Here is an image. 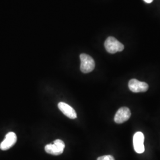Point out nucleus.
Wrapping results in <instances>:
<instances>
[{
	"instance_id": "f257e3e1",
	"label": "nucleus",
	"mask_w": 160,
	"mask_h": 160,
	"mask_svg": "<svg viewBox=\"0 0 160 160\" xmlns=\"http://www.w3.org/2000/svg\"><path fill=\"white\" fill-rule=\"evenodd\" d=\"M80 69L82 72L87 74L94 70L95 68V62L92 57L86 53H82L80 55Z\"/></svg>"
},
{
	"instance_id": "f03ea898",
	"label": "nucleus",
	"mask_w": 160,
	"mask_h": 160,
	"mask_svg": "<svg viewBox=\"0 0 160 160\" xmlns=\"http://www.w3.org/2000/svg\"><path fill=\"white\" fill-rule=\"evenodd\" d=\"M104 47L107 52L112 54L118 52L122 51L124 49V45L112 36H110L107 38L104 42Z\"/></svg>"
},
{
	"instance_id": "7ed1b4c3",
	"label": "nucleus",
	"mask_w": 160,
	"mask_h": 160,
	"mask_svg": "<svg viewBox=\"0 0 160 160\" xmlns=\"http://www.w3.org/2000/svg\"><path fill=\"white\" fill-rule=\"evenodd\" d=\"M65 148V143L61 139H57L54 141L53 144L49 143L46 145L45 150L48 154L59 155L63 153Z\"/></svg>"
},
{
	"instance_id": "20e7f679",
	"label": "nucleus",
	"mask_w": 160,
	"mask_h": 160,
	"mask_svg": "<svg viewBox=\"0 0 160 160\" xmlns=\"http://www.w3.org/2000/svg\"><path fill=\"white\" fill-rule=\"evenodd\" d=\"M129 90L133 92H147L148 89V84L145 82L139 81L137 79H132L129 81Z\"/></svg>"
},
{
	"instance_id": "39448f33",
	"label": "nucleus",
	"mask_w": 160,
	"mask_h": 160,
	"mask_svg": "<svg viewBox=\"0 0 160 160\" xmlns=\"http://www.w3.org/2000/svg\"><path fill=\"white\" fill-rule=\"evenodd\" d=\"M133 147L136 152L142 154L145 151L144 147V135L141 132H138L135 133L133 139Z\"/></svg>"
},
{
	"instance_id": "423d86ee",
	"label": "nucleus",
	"mask_w": 160,
	"mask_h": 160,
	"mask_svg": "<svg viewBox=\"0 0 160 160\" xmlns=\"http://www.w3.org/2000/svg\"><path fill=\"white\" fill-rule=\"evenodd\" d=\"M131 116V110L128 108L122 107L118 110L114 116V122L116 123H122L128 120Z\"/></svg>"
},
{
	"instance_id": "0eeeda50",
	"label": "nucleus",
	"mask_w": 160,
	"mask_h": 160,
	"mask_svg": "<svg viewBox=\"0 0 160 160\" xmlns=\"http://www.w3.org/2000/svg\"><path fill=\"white\" fill-rule=\"evenodd\" d=\"M17 136L14 132L8 133L4 141L0 143V149L3 151L9 149L17 142Z\"/></svg>"
},
{
	"instance_id": "6e6552de",
	"label": "nucleus",
	"mask_w": 160,
	"mask_h": 160,
	"mask_svg": "<svg viewBox=\"0 0 160 160\" xmlns=\"http://www.w3.org/2000/svg\"><path fill=\"white\" fill-rule=\"evenodd\" d=\"M58 108L69 118L74 119L77 118V114L74 109H73L71 106H70L68 104L64 102H60L58 103Z\"/></svg>"
},
{
	"instance_id": "1a4fd4ad",
	"label": "nucleus",
	"mask_w": 160,
	"mask_h": 160,
	"mask_svg": "<svg viewBox=\"0 0 160 160\" xmlns=\"http://www.w3.org/2000/svg\"><path fill=\"white\" fill-rule=\"evenodd\" d=\"M97 160H114V157L112 155H104V156H102L100 157L97 158Z\"/></svg>"
},
{
	"instance_id": "9d476101",
	"label": "nucleus",
	"mask_w": 160,
	"mask_h": 160,
	"mask_svg": "<svg viewBox=\"0 0 160 160\" xmlns=\"http://www.w3.org/2000/svg\"><path fill=\"white\" fill-rule=\"evenodd\" d=\"M146 3H148V4H149V3H151L152 1H153V0H143Z\"/></svg>"
}]
</instances>
